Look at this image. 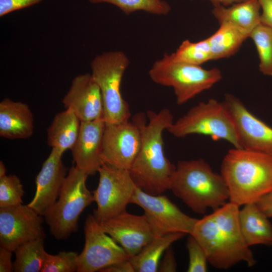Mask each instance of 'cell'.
I'll return each instance as SVG.
<instances>
[{"mask_svg": "<svg viewBox=\"0 0 272 272\" xmlns=\"http://www.w3.org/2000/svg\"><path fill=\"white\" fill-rule=\"evenodd\" d=\"M260 9L258 0H247L229 7L214 5L212 12L219 24L230 23L250 33L260 23Z\"/></svg>", "mask_w": 272, "mask_h": 272, "instance_id": "44dd1931", "label": "cell"}, {"mask_svg": "<svg viewBox=\"0 0 272 272\" xmlns=\"http://www.w3.org/2000/svg\"><path fill=\"white\" fill-rule=\"evenodd\" d=\"M92 4L103 3L113 5L126 15L139 11L158 15H167L171 10L170 5L163 0H88Z\"/></svg>", "mask_w": 272, "mask_h": 272, "instance_id": "83f0119b", "label": "cell"}, {"mask_svg": "<svg viewBox=\"0 0 272 272\" xmlns=\"http://www.w3.org/2000/svg\"><path fill=\"white\" fill-rule=\"evenodd\" d=\"M149 75L154 83L172 87L178 105L210 89L222 78L218 68L205 69L200 65L178 61L167 53L154 62Z\"/></svg>", "mask_w": 272, "mask_h": 272, "instance_id": "8992f818", "label": "cell"}, {"mask_svg": "<svg viewBox=\"0 0 272 272\" xmlns=\"http://www.w3.org/2000/svg\"><path fill=\"white\" fill-rule=\"evenodd\" d=\"M185 235L176 232L155 236L137 255L130 258L135 271H158L160 260L166 250Z\"/></svg>", "mask_w": 272, "mask_h": 272, "instance_id": "603a6c76", "label": "cell"}, {"mask_svg": "<svg viewBox=\"0 0 272 272\" xmlns=\"http://www.w3.org/2000/svg\"><path fill=\"white\" fill-rule=\"evenodd\" d=\"M33 113L22 102L5 98L0 102V136L8 139H25L34 132Z\"/></svg>", "mask_w": 272, "mask_h": 272, "instance_id": "d6986e66", "label": "cell"}, {"mask_svg": "<svg viewBox=\"0 0 272 272\" xmlns=\"http://www.w3.org/2000/svg\"><path fill=\"white\" fill-rule=\"evenodd\" d=\"M88 176L73 165L57 200L43 216L50 234L57 240H66L77 231L81 213L94 201L93 193L86 186Z\"/></svg>", "mask_w": 272, "mask_h": 272, "instance_id": "5b68a950", "label": "cell"}, {"mask_svg": "<svg viewBox=\"0 0 272 272\" xmlns=\"http://www.w3.org/2000/svg\"><path fill=\"white\" fill-rule=\"evenodd\" d=\"M44 220L28 205L0 208V246L14 252L23 243L44 238Z\"/></svg>", "mask_w": 272, "mask_h": 272, "instance_id": "4fadbf2b", "label": "cell"}, {"mask_svg": "<svg viewBox=\"0 0 272 272\" xmlns=\"http://www.w3.org/2000/svg\"><path fill=\"white\" fill-rule=\"evenodd\" d=\"M85 242L78 257V272H95L130 259L124 249L102 228L93 214L86 217Z\"/></svg>", "mask_w": 272, "mask_h": 272, "instance_id": "8fae6325", "label": "cell"}, {"mask_svg": "<svg viewBox=\"0 0 272 272\" xmlns=\"http://www.w3.org/2000/svg\"><path fill=\"white\" fill-rule=\"evenodd\" d=\"M213 5H221L224 7H229L234 4L241 3L247 0H209Z\"/></svg>", "mask_w": 272, "mask_h": 272, "instance_id": "74e56055", "label": "cell"}, {"mask_svg": "<svg viewBox=\"0 0 272 272\" xmlns=\"http://www.w3.org/2000/svg\"><path fill=\"white\" fill-rule=\"evenodd\" d=\"M13 251L0 246V272L14 271L13 262H12Z\"/></svg>", "mask_w": 272, "mask_h": 272, "instance_id": "e575fe53", "label": "cell"}, {"mask_svg": "<svg viewBox=\"0 0 272 272\" xmlns=\"http://www.w3.org/2000/svg\"><path fill=\"white\" fill-rule=\"evenodd\" d=\"M141 132V146L129 172L136 186L145 192L161 194L170 189L176 166L166 157L163 133L173 123V116L168 108L156 112L148 111L137 114Z\"/></svg>", "mask_w": 272, "mask_h": 272, "instance_id": "7a4b0ae2", "label": "cell"}, {"mask_svg": "<svg viewBox=\"0 0 272 272\" xmlns=\"http://www.w3.org/2000/svg\"><path fill=\"white\" fill-rule=\"evenodd\" d=\"M221 175L229 193V201L238 207L255 203L272 191V156L233 148L224 157Z\"/></svg>", "mask_w": 272, "mask_h": 272, "instance_id": "3957f363", "label": "cell"}, {"mask_svg": "<svg viewBox=\"0 0 272 272\" xmlns=\"http://www.w3.org/2000/svg\"><path fill=\"white\" fill-rule=\"evenodd\" d=\"M171 54L175 60L194 65H201L212 60L208 38L195 42L184 40L176 51Z\"/></svg>", "mask_w": 272, "mask_h": 272, "instance_id": "4316f807", "label": "cell"}, {"mask_svg": "<svg viewBox=\"0 0 272 272\" xmlns=\"http://www.w3.org/2000/svg\"><path fill=\"white\" fill-rule=\"evenodd\" d=\"M130 203L143 209L155 236L176 232L190 234L197 220L182 212L166 195L148 194L137 186Z\"/></svg>", "mask_w": 272, "mask_h": 272, "instance_id": "30bf717a", "label": "cell"}, {"mask_svg": "<svg viewBox=\"0 0 272 272\" xmlns=\"http://www.w3.org/2000/svg\"><path fill=\"white\" fill-rule=\"evenodd\" d=\"M255 203L268 218H272V191L262 197Z\"/></svg>", "mask_w": 272, "mask_h": 272, "instance_id": "8d00e7d4", "label": "cell"}, {"mask_svg": "<svg viewBox=\"0 0 272 272\" xmlns=\"http://www.w3.org/2000/svg\"><path fill=\"white\" fill-rule=\"evenodd\" d=\"M176 138L197 134L224 140L233 148H242L232 117L224 102L209 99L191 107L168 127Z\"/></svg>", "mask_w": 272, "mask_h": 272, "instance_id": "ba28073f", "label": "cell"}, {"mask_svg": "<svg viewBox=\"0 0 272 272\" xmlns=\"http://www.w3.org/2000/svg\"><path fill=\"white\" fill-rule=\"evenodd\" d=\"M98 172V185L92 192L97 209L93 215L101 222L126 211L137 186L128 170L103 163Z\"/></svg>", "mask_w": 272, "mask_h": 272, "instance_id": "9c48e42d", "label": "cell"}, {"mask_svg": "<svg viewBox=\"0 0 272 272\" xmlns=\"http://www.w3.org/2000/svg\"><path fill=\"white\" fill-rule=\"evenodd\" d=\"M186 248L189 255L188 272H206L207 255L202 247L191 235L189 234Z\"/></svg>", "mask_w": 272, "mask_h": 272, "instance_id": "4dcf8cb0", "label": "cell"}, {"mask_svg": "<svg viewBox=\"0 0 272 272\" xmlns=\"http://www.w3.org/2000/svg\"><path fill=\"white\" fill-rule=\"evenodd\" d=\"M262 12L260 14V23L272 29V0H258Z\"/></svg>", "mask_w": 272, "mask_h": 272, "instance_id": "836d02e7", "label": "cell"}, {"mask_svg": "<svg viewBox=\"0 0 272 272\" xmlns=\"http://www.w3.org/2000/svg\"><path fill=\"white\" fill-rule=\"evenodd\" d=\"M141 146V132L137 114L132 121L106 123L101 155L103 163L129 171Z\"/></svg>", "mask_w": 272, "mask_h": 272, "instance_id": "7c38bea8", "label": "cell"}, {"mask_svg": "<svg viewBox=\"0 0 272 272\" xmlns=\"http://www.w3.org/2000/svg\"><path fill=\"white\" fill-rule=\"evenodd\" d=\"M42 0H0V16L30 7Z\"/></svg>", "mask_w": 272, "mask_h": 272, "instance_id": "1f68e13d", "label": "cell"}, {"mask_svg": "<svg viewBox=\"0 0 272 272\" xmlns=\"http://www.w3.org/2000/svg\"><path fill=\"white\" fill-rule=\"evenodd\" d=\"M102 229L124 249L130 258L155 237L146 216L123 212L99 222Z\"/></svg>", "mask_w": 272, "mask_h": 272, "instance_id": "9a60e30c", "label": "cell"}, {"mask_svg": "<svg viewBox=\"0 0 272 272\" xmlns=\"http://www.w3.org/2000/svg\"><path fill=\"white\" fill-rule=\"evenodd\" d=\"M247 31L228 23L220 24L218 29L208 37L212 60L229 57L239 49L243 43L249 37Z\"/></svg>", "mask_w": 272, "mask_h": 272, "instance_id": "cb8c5ba5", "label": "cell"}, {"mask_svg": "<svg viewBox=\"0 0 272 272\" xmlns=\"http://www.w3.org/2000/svg\"><path fill=\"white\" fill-rule=\"evenodd\" d=\"M100 272H135L130 259L108 266Z\"/></svg>", "mask_w": 272, "mask_h": 272, "instance_id": "d590c367", "label": "cell"}, {"mask_svg": "<svg viewBox=\"0 0 272 272\" xmlns=\"http://www.w3.org/2000/svg\"><path fill=\"white\" fill-rule=\"evenodd\" d=\"M239 208L229 201L197 219L190 234L203 248L208 262L216 268L227 269L241 261L249 266L256 263L240 230Z\"/></svg>", "mask_w": 272, "mask_h": 272, "instance_id": "6da1fadb", "label": "cell"}, {"mask_svg": "<svg viewBox=\"0 0 272 272\" xmlns=\"http://www.w3.org/2000/svg\"><path fill=\"white\" fill-rule=\"evenodd\" d=\"M177 270V262L173 250L170 246L164 252L163 259L158 267V271L174 272Z\"/></svg>", "mask_w": 272, "mask_h": 272, "instance_id": "d6a6232c", "label": "cell"}, {"mask_svg": "<svg viewBox=\"0 0 272 272\" xmlns=\"http://www.w3.org/2000/svg\"><path fill=\"white\" fill-rule=\"evenodd\" d=\"M233 119L242 148L272 156V127L253 114L237 97L223 101Z\"/></svg>", "mask_w": 272, "mask_h": 272, "instance_id": "5bb4252c", "label": "cell"}, {"mask_svg": "<svg viewBox=\"0 0 272 272\" xmlns=\"http://www.w3.org/2000/svg\"><path fill=\"white\" fill-rule=\"evenodd\" d=\"M44 238H38L23 243L14 252V271L41 272L47 252L44 247Z\"/></svg>", "mask_w": 272, "mask_h": 272, "instance_id": "d4e9b609", "label": "cell"}, {"mask_svg": "<svg viewBox=\"0 0 272 272\" xmlns=\"http://www.w3.org/2000/svg\"><path fill=\"white\" fill-rule=\"evenodd\" d=\"M6 168L2 161H0V177L6 175Z\"/></svg>", "mask_w": 272, "mask_h": 272, "instance_id": "f35d334b", "label": "cell"}, {"mask_svg": "<svg viewBox=\"0 0 272 272\" xmlns=\"http://www.w3.org/2000/svg\"><path fill=\"white\" fill-rule=\"evenodd\" d=\"M23 186L15 175L0 177V208H7L23 203Z\"/></svg>", "mask_w": 272, "mask_h": 272, "instance_id": "f1b7e54d", "label": "cell"}, {"mask_svg": "<svg viewBox=\"0 0 272 272\" xmlns=\"http://www.w3.org/2000/svg\"><path fill=\"white\" fill-rule=\"evenodd\" d=\"M259 59V69L264 75L272 76V29L261 23L250 32Z\"/></svg>", "mask_w": 272, "mask_h": 272, "instance_id": "484cf974", "label": "cell"}, {"mask_svg": "<svg viewBox=\"0 0 272 272\" xmlns=\"http://www.w3.org/2000/svg\"><path fill=\"white\" fill-rule=\"evenodd\" d=\"M106 122L103 118L81 121L77 141L71 149L75 166L88 176L98 172Z\"/></svg>", "mask_w": 272, "mask_h": 272, "instance_id": "ac0fdd59", "label": "cell"}, {"mask_svg": "<svg viewBox=\"0 0 272 272\" xmlns=\"http://www.w3.org/2000/svg\"><path fill=\"white\" fill-rule=\"evenodd\" d=\"M78 255L74 251H62L55 255L47 252L41 272L77 271Z\"/></svg>", "mask_w": 272, "mask_h": 272, "instance_id": "f546056e", "label": "cell"}, {"mask_svg": "<svg viewBox=\"0 0 272 272\" xmlns=\"http://www.w3.org/2000/svg\"><path fill=\"white\" fill-rule=\"evenodd\" d=\"M170 189L197 214H204L208 209L215 211L229 201L224 179L202 159L179 161Z\"/></svg>", "mask_w": 272, "mask_h": 272, "instance_id": "277c9868", "label": "cell"}, {"mask_svg": "<svg viewBox=\"0 0 272 272\" xmlns=\"http://www.w3.org/2000/svg\"><path fill=\"white\" fill-rule=\"evenodd\" d=\"M129 64L127 56L119 50L97 55L91 62V74L102 94L106 124L127 122L131 116L128 104L120 90L123 76Z\"/></svg>", "mask_w": 272, "mask_h": 272, "instance_id": "52a82bcc", "label": "cell"}, {"mask_svg": "<svg viewBox=\"0 0 272 272\" xmlns=\"http://www.w3.org/2000/svg\"><path fill=\"white\" fill-rule=\"evenodd\" d=\"M62 155L52 148L36 177L35 193L28 206L42 216L57 200L68 173L61 160Z\"/></svg>", "mask_w": 272, "mask_h": 272, "instance_id": "2e32d148", "label": "cell"}, {"mask_svg": "<svg viewBox=\"0 0 272 272\" xmlns=\"http://www.w3.org/2000/svg\"><path fill=\"white\" fill-rule=\"evenodd\" d=\"M81 121L70 109L58 113L47 129V143L62 153L72 149L78 138Z\"/></svg>", "mask_w": 272, "mask_h": 272, "instance_id": "7402d4cb", "label": "cell"}, {"mask_svg": "<svg viewBox=\"0 0 272 272\" xmlns=\"http://www.w3.org/2000/svg\"><path fill=\"white\" fill-rule=\"evenodd\" d=\"M66 109L72 110L81 121L104 118V107L100 88L91 74L75 77L62 100Z\"/></svg>", "mask_w": 272, "mask_h": 272, "instance_id": "e0dca14e", "label": "cell"}, {"mask_svg": "<svg viewBox=\"0 0 272 272\" xmlns=\"http://www.w3.org/2000/svg\"><path fill=\"white\" fill-rule=\"evenodd\" d=\"M256 203L244 205L239 212V223L243 238L249 246H272V224Z\"/></svg>", "mask_w": 272, "mask_h": 272, "instance_id": "ffe728a7", "label": "cell"}]
</instances>
